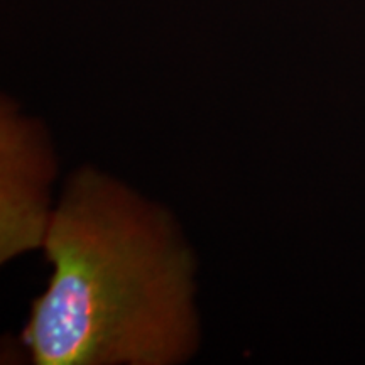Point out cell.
<instances>
[{"mask_svg": "<svg viewBox=\"0 0 365 365\" xmlns=\"http://www.w3.org/2000/svg\"><path fill=\"white\" fill-rule=\"evenodd\" d=\"M54 158L43 127L19 115L12 103L0 112V259L44 245Z\"/></svg>", "mask_w": 365, "mask_h": 365, "instance_id": "7a4b0ae2", "label": "cell"}, {"mask_svg": "<svg viewBox=\"0 0 365 365\" xmlns=\"http://www.w3.org/2000/svg\"><path fill=\"white\" fill-rule=\"evenodd\" d=\"M54 272L22 340L39 365H173L195 352V262L168 212L83 170L44 239Z\"/></svg>", "mask_w": 365, "mask_h": 365, "instance_id": "6da1fadb", "label": "cell"}]
</instances>
